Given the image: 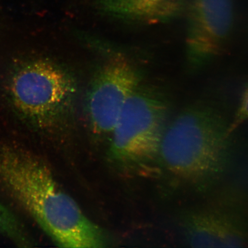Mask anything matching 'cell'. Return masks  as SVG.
I'll use <instances>...</instances> for the list:
<instances>
[{
	"label": "cell",
	"instance_id": "1",
	"mask_svg": "<svg viewBox=\"0 0 248 248\" xmlns=\"http://www.w3.org/2000/svg\"><path fill=\"white\" fill-rule=\"evenodd\" d=\"M0 186L59 246L105 247L100 229L62 190L46 164L26 148L0 141Z\"/></svg>",
	"mask_w": 248,
	"mask_h": 248
},
{
	"label": "cell",
	"instance_id": "2",
	"mask_svg": "<svg viewBox=\"0 0 248 248\" xmlns=\"http://www.w3.org/2000/svg\"><path fill=\"white\" fill-rule=\"evenodd\" d=\"M229 123L204 103L184 108L169 124L158 154L170 177L198 191L212 187L225 170Z\"/></svg>",
	"mask_w": 248,
	"mask_h": 248
},
{
	"label": "cell",
	"instance_id": "3",
	"mask_svg": "<svg viewBox=\"0 0 248 248\" xmlns=\"http://www.w3.org/2000/svg\"><path fill=\"white\" fill-rule=\"evenodd\" d=\"M2 92L15 115L43 127L73 110L77 89L73 77L60 65L44 58L22 56L8 68Z\"/></svg>",
	"mask_w": 248,
	"mask_h": 248
},
{
	"label": "cell",
	"instance_id": "4",
	"mask_svg": "<svg viewBox=\"0 0 248 248\" xmlns=\"http://www.w3.org/2000/svg\"><path fill=\"white\" fill-rule=\"evenodd\" d=\"M170 107L164 93L140 85L124 105L111 133L116 153L132 159L154 156L158 153Z\"/></svg>",
	"mask_w": 248,
	"mask_h": 248
},
{
	"label": "cell",
	"instance_id": "5",
	"mask_svg": "<svg viewBox=\"0 0 248 248\" xmlns=\"http://www.w3.org/2000/svg\"><path fill=\"white\" fill-rule=\"evenodd\" d=\"M234 20V0H193L187 15L186 56L196 71L224 51Z\"/></svg>",
	"mask_w": 248,
	"mask_h": 248
},
{
	"label": "cell",
	"instance_id": "6",
	"mask_svg": "<svg viewBox=\"0 0 248 248\" xmlns=\"http://www.w3.org/2000/svg\"><path fill=\"white\" fill-rule=\"evenodd\" d=\"M137 70L123 57L108 62L93 78L86 96V110L93 129L112 132L124 105L141 84Z\"/></svg>",
	"mask_w": 248,
	"mask_h": 248
},
{
	"label": "cell",
	"instance_id": "7",
	"mask_svg": "<svg viewBox=\"0 0 248 248\" xmlns=\"http://www.w3.org/2000/svg\"><path fill=\"white\" fill-rule=\"evenodd\" d=\"M178 224L184 240L193 248L248 246V224L241 212L221 203L182 210Z\"/></svg>",
	"mask_w": 248,
	"mask_h": 248
},
{
	"label": "cell",
	"instance_id": "8",
	"mask_svg": "<svg viewBox=\"0 0 248 248\" xmlns=\"http://www.w3.org/2000/svg\"><path fill=\"white\" fill-rule=\"evenodd\" d=\"M105 14L135 22L170 21L184 11L185 0H95Z\"/></svg>",
	"mask_w": 248,
	"mask_h": 248
},
{
	"label": "cell",
	"instance_id": "9",
	"mask_svg": "<svg viewBox=\"0 0 248 248\" xmlns=\"http://www.w3.org/2000/svg\"><path fill=\"white\" fill-rule=\"evenodd\" d=\"M0 234L19 247L32 246L29 234L23 223L8 207L0 201Z\"/></svg>",
	"mask_w": 248,
	"mask_h": 248
},
{
	"label": "cell",
	"instance_id": "10",
	"mask_svg": "<svg viewBox=\"0 0 248 248\" xmlns=\"http://www.w3.org/2000/svg\"><path fill=\"white\" fill-rule=\"evenodd\" d=\"M248 121V83L241 95L240 103L233 119L229 123L228 133L231 136L235 130Z\"/></svg>",
	"mask_w": 248,
	"mask_h": 248
}]
</instances>
